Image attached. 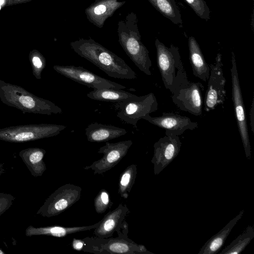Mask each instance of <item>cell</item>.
Segmentation results:
<instances>
[{"instance_id":"34","label":"cell","mask_w":254,"mask_h":254,"mask_svg":"<svg viewBox=\"0 0 254 254\" xmlns=\"http://www.w3.org/2000/svg\"><path fill=\"white\" fill-rule=\"evenodd\" d=\"M5 254V252H3L0 248V254Z\"/></svg>"},{"instance_id":"13","label":"cell","mask_w":254,"mask_h":254,"mask_svg":"<svg viewBox=\"0 0 254 254\" xmlns=\"http://www.w3.org/2000/svg\"><path fill=\"white\" fill-rule=\"evenodd\" d=\"M132 144L131 140L119 141L116 143L105 142V145L100 147L98 153L103 154V157L93 162L90 165L84 167L85 170L91 169L94 174L102 175L110 170L126 155L129 148Z\"/></svg>"},{"instance_id":"16","label":"cell","mask_w":254,"mask_h":254,"mask_svg":"<svg viewBox=\"0 0 254 254\" xmlns=\"http://www.w3.org/2000/svg\"><path fill=\"white\" fill-rule=\"evenodd\" d=\"M125 3L126 1L119 0H95L85 9V13L91 23L101 28L106 20Z\"/></svg>"},{"instance_id":"26","label":"cell","mask_w":254,"mask_h":254,"mask_svg":"<svg viewBox=\"0 0 254 254\" xmlns=\"http://www.w3.org/2000/svg\"><path fill=\"white\" fill-rule=\"evenodd\" d=\"M137 176V166L131 164L127 167L121 174L118 185V194L124 198L127 199L133 187Z\"/></svg>"},{"instance_id":"4","label":"cell","mask_w":254,"mask_h":254,"mask_svg":"<svg viewBox=\"0 0 254 254\" xmlns=\"http://www.w3.org/2000/svg\"><path fill=\"white\" fill-rule=\"evenodd\" d=\"M155 45L157 66L162 81L166 89L172 94L177 88L190 82L181 60L179 49L173 44L168 47L158 39L155 41Z\"/></svg>"},{"instance_id":"15","label":"cell","mask_w":254,"mask_h":254,"mask_svg":"<svg viewBox=\"0 0 254 254\" xmlns=\"http://www.w3.org/2000/svg\"><path fill=\"white\" fill-rule=\"evenodd\" d=\"M143 119L151 124L164 129L167 136H179L186 130H193L198 127V123L189 117L173 113H163L159 117L147 115Z\"/></svg>"},{"instance_id":"5","label":"cell","mask_w":254,"mask_h":254,"mask_svg":"<svg viewBox=\"0 0 254 254\" xmlns=\"http://www.w3.org/2000/svg\"><path fill=\"white\" fill-rule=\"evenodd\" d=\"M116 232L118 236L116 238L95 236L83 238L85 246L82 251L95 254H154L144 245L137 244L128 237V225L125 220Z\"/></svg>"},{"instance_id":"21","label":"cell","mask_w":254,"mask_h":254,"mask_svg":"<svg viewBox=\"0 0 254 254\" xmlns=\"http://www.w3.org/2000/svg\"><path fill=\"white\" fill-rule=\"evenodd\" d=\"M46 150L37 147L23 149L19 152V156L34 177L42 176L46 170L44 161Z\"/></svg>"},{"instance_id":"32","label":"cell","mask_w":254,"mask_h":254,"mask_svg":"<svg viewBox=\"0 0 254 254\" xmlns=\"http://www.w3.org/2000/svg\"><path fill=\"white\" fill-rule=\"evenodd\" d=\"M250 120L251 130L254 133V97H253L250 111Z\"/></svg>"},{"instance_id":"3","label":"cell","mask_w":254,"mask_h":254,"mask_svg":"<svg viewBox=\"0 0 254 254\" xmlns=\"http://www.w3.org/2000/svg\"><path fill=\"white\" fill-rule=\"evenodd\" d=\"M0 99L7 106L30 113L50 115L62 114V109L52 102L38 97L17 85L0 80Z\"/></svg>"},{"instance_id":"23","label":"cell","mask_w":254,"mask_h":254,"mask_svg":"<svg viewBox=\"0 0 254 254\" xmlns=\"http://www.w3.org/2000/svg\"><path fill=\"white\" fill-rule=\"evenodd\" d=\"M151 4L162 15L174 24L180 27L183 20L175 0H148Z\"/></svg>"},{"instance_id":"1","label":"cell","mask_w":254,"mask_h":254,"mask_svg":"<svg viewBox=\"0 0 254 254\" xmlns=\"http://www.w3.org/2000/svg\"><path fill=\"white\" fill-rule=\"evenodd\" d=\"M69 45L78 55L110 77L125 79L137 78L136 73L123 59L91 38H80L70 42Z\"/></svg>"},{"instance_id":"31","label":"cell","mask_w":254,"mask_h":254,"mask_svg":"<svg viewBox=\"0 0 254 254\" xmlns=\"http://www.w3.org/2000/svg\"><path fill=\"white\" fill-rule=\"evenodd\" d=\"M85 246V243L82 239H77L74 238L71 242V247L73 249L76 251H82Z\"/></svg>"},{"instance_id":"17","label":"cell","mask_w":254,"mask_h":254,"mask_svg":"<svg viewBox=\"0 0 254 254\" xmlns=\"http://www.w3.org/2000/svg\"><path fill=\"white\" fill-rule=\"evenodd\" d=\"M129 212L126 205L120 203L118 206L105 214L100 221V224L94 229L93 233L96 237L107 238L113 236L125 220Z\"/></svg>"},{"instance_id":"6","label":"cell","mask_w":254,"mask_h":254,"mask_svg":"<svg viewBox=\"0 0 254 254\" xmlns=\"http://www.w3.org/2000/svg\"><path fill=\"white\" fill-rule=\"evenodd\" d=\"M117 116L123 121L131 125L137 129V123L147 115L158 109L156 96L153 93L137 96L135 95L116 102Z\"/></svg>"},{"instance_id":"20","label":"cell","mask_w":254,"mask_h":254,"mask_svg":"<svg viewBox=\"0 0 254 254\" xmlns=\"http://www.w3.org/2000/svg\"><path fill=\"white\" fill-rule=\"evenodd\" d=\"M189 59L193 74L201 80L208 81L210 74V66L205 60L200 46L193 36L188 40Z\"/></svg>"},{"instance_id":"33","label":"cell","mask_w":254,"mask_h":254,"mask_svg":"<svg viewBox=\"0 0 254 254\" xmlns=\"http://www.w3.org/2000/svg\"><path fill=\"white\" fill-rule=\"evenodd\" d=\"M6 170L4 164L2 163H0V177L5 173Z\"/></svg>"},{"instance_id":"30","label":"cell","mask_w":254,"mask_h":254,"mask_svg":"<svg viewBox=\"0 0 254 254\" xmlns=\"http://www.w3.org/2000/svg\"><path fill=\"white\" fill-rule=\"evenodd\" d=\"M15 199L11 194L0 192V216L12 206Z\"/></svg>"},{"instance_id":"19","label":"cell","mask_w":254,"mask_h":254,"mask_svg":"<svg viewBox=\"0 0 254 254\" xmlns=\"http://www.w3.org/2000/svg\"><path fill=\"white\" fill-rule=\"evenodd\" d=\"M127 131L113 125L98 123H91L85 128V134L88 141L106 142L126 134Z\"/></svg>"},{"instance_id":"2","label":"cell","mask_w":254,"mask_h":254,"mask_svg":"<svg viewBox=\"0 0 254 254\" xmlns=\"http://www.w3.org/2000/svg\"><path fill=\"white\" fill-rule=\"evenodd\" d=\"M119 42L123 50L139 69L147 75L152 74V62L149 51L141 41L138 19L133 12L128 13L118 23Z\"/></svg>"},{"instance_id":"36","label":"cell","mask_w":254,"mask_h":254,"mask_svg":"<svg viewBox=\"0 0 254 254\" xmlns=\"http://www.w3.org/2000/svg\"><path fill=\"white\" fill-rule=\"evenodd\" d=\"M0 8H1V6H0Z\"/></svg>"},{"instance_id":"27","label":"cell","mask_w":254,"mask_h":254,"mask_svg":"<svg viewBox=\"0 0 254 254\" xmlns=\"http://www.w3.org/2000/svg\"><path fill=\"white\" fill-rule=\"evenodd\" d=\"M113 203L111 201L110 194L105 189H101L94 200V206L98 214L104 213L111 207Z\"/></svg>"},{"instance_id":"18","label":"cell","mask_w":254,"mask_h":254,"mask_svg":"<svg viewBox=\"0 0 254 254\" xmlns=\"http://www.w3.org/2000/svg\"><path fill=\"white\" fill-rule=\"evenodd\" d=\"M100 222L101 221L92 225L83 226L64 227L54 225L37 227L29 226L25 230V235L27 237L45 235L64 237L68 235L94 229L100 224Z\"/></svg>"},{"instance_id":"9","label":"cell","mask_w":254,"mask_h":254,"mask_svg":"<svg viewBox=\"0 0 254 254\" xmlns=\"http://www.w3.org/2000/svg\"><path fill=\"white\" fill-rule=\"evenodd\" d=\"M232 66L230 68L232 82V99L238 130L244 146L245 155L248 160L251 158V146L249 138L247 116L240 84L235 56L232 52Z\"/></svg>"},{"instance_id":"8","label":"cell","mask_w":254,"mask_h":254,"mask_svg":"<svg viewBox=\"0 0 254 254\" xmlns=\"http://www.w3.org/2000/svg\"><path fill=\"white\" fill-rule=\"evenodd\" d=\"M81 188L66 184L57 189L46 199L36 214L50 218L59 215L79 200Z\"/></svg>"},{"instance_id":"25","label":"cell","mask_w":254,"mask_h":254,"mask_svg":"<svg viewBox=\"0 0 254 254\" xmlns=\"http://www.w3.org/2000/svg\"><path fill=\"white\" fill-rule=\"evenodd\" d=\"M254 238V228L248 226L246 230L240 234L229 245L226 247L220 254H239L243 251Z\"/></svg>"},{"instance_id":"28","label":"cell","mask_w":254,"mask_h":254,"mask_svg":"<svg viewBox=\"0 0 254 254\" xmlns=\"http://www.w3.org/2000/svg\"><path fill=\"white\" fill-rule=\"evenodd\" d=\"M200 18L207 21L210 18V10L204 0H184Z\"/></svg>"},{"instance_id":"14","label":"cell","mask_w":254,"mask_h":254,"mask_svg":"<svg viewBox=\"0 0 254 254\" xmlns=\"http://www.w3.org/2000/svg\"><path fill=\"white\" fill-rule=\"evenodd\" d=\"M181 146L179 136L165 135L154 143L151 163L155 175L160 174L178 156Z\"/></svg>"},{"instance_id":"11","label":"cell","mask_w":254,"mask_h":254,"mask_svg":"<svg viewBox=\"0 0 254 254\" xmlns=\"http://www.w3.org/2000/svg\"><path fill=\"white\" fill-rule=\"evenodd\" d=\"M204 89L201 83L190 81L174 90L172 94V101L181 110L200 116L202 114Z\"/></svg>"},{"instance_id":"7","label":"cell","mask_w":254,"mask_h":254,"mask_svg":"<svg viewBox=\"0 0 254 254\" xmlns=\"http://www.w3.org/2000/svg\"><path fill=\"white\" fill-rule=\"evenodd\" d=\"M66 126L55 124L28 125L0 129V140L23 142L50 137L59 134Z\"/></svg>"},{"instance_id":"29","label":"cell","mask_w":254,"mask_h":254,"mask_svg":"<svg viewBox=\"0 0 254 254\" xmlns=\"http://www.w3.org/2000/svg\"><path fill=\"white\" fill-rule=\"evenodd\" d=\"M34 75L37 78H41L42 71L45 67V60L41 55L34 56L32 59Z\"/></svg>"},{"instance_id":"10","label":"cell","mask_w":254,"mask_h":254,"mask_svg":"<svg viewBox=\"0 0 254 254\" xmlns=\"http://www.w3.org/2000/svg\"><path fill=\"white\" fill-rule=\"evenodd\" d=\"M222 56L217 54L215 62L209 65L210 74L204 100V110L209 112L225 101L226 80L224 76Z\"/></svg>"},{"instance_id":"22","label":"cell","mask_w":254,"mask_h":254,"mask_svg":"<svg viewBox=\"0 0 254 254\" xmlns=\"http://www.w3.org/2000/svg\"><path fill=\"white\" fill-rule=\"evenodd\" d=\"M244 210L231 220L219 232L211 237L202 247L198 254H214L218 253L223 246L227 238L233 227L242 218Z\"/></svg>"},{"instance_id":"12","label":"cell","mask_w":254,"mask_h":254,"mask_svg":"<svg viewBox=\"0 0 254 254\" xmlns=\"http://www.w3.org/2000/svg\"><path fill=\"white\" fill-rule=\"evenodd\" d=\"M53 68L65 77L94 89H124L127 88L123 85L101 77L82 66L56 65Z\"/></svg>"},{"instance_id":"35","label":"cell","mask_w":254,"mask_h":254,"mask_svg":"<svg viewBox=\"0 0 254 254\" xmlns=\"http://www.w3.org/2000/svg\"><path fill=\"white\" fill-rule=\"evenodd\" d=\"M4 0H0V5L3 4L4 2Z\"/></svg>"},{"instance_id":"24","label":"cell","mask_w":254,"mask_h":254,"mask_svg":"<svg viewBox=\"0 0 254 254\" xmlns=\"http://www.w3.org/2000/svg\"><path fill=\"white\" fill-rule=\"evenodd\" d=\"M133 95L123 89L103 88L94 89L88 93L87 96L90 99L97 101L118 102Z\"/></svg>"}]
</instances>
